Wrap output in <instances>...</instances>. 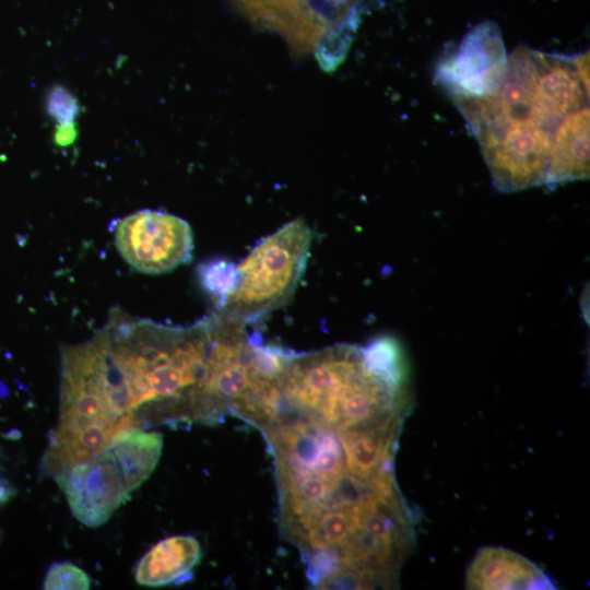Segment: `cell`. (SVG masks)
Segmentation results:
<instances>
[{"label":"cell","mask_w":590,"mask_h":590,"mask_svg":"<svg viewBox=\"0 0 590 590\" xmlns=\"http://www.w3.org/2000/svg\"><path fill=\"white\" fill-rule=\"evenodd\" d=\"M198 280L220 309L237 282V266L224 259L205 261L198 267Z\"/></svg>","instance_id":"obj_13"},{"label":"cell","mask_w":590,"mask_h":590,"mask_svg":"<svg viewBox=\"0 0 590 590\" xmlns=\"http://www.w3.org/2000/svg\"><path fill=\"white\" fill-rule=\"evenodd\" d=\"M114 237L123 260L142 273H165L192 257L190 225L167 212L144 209L126 215L117 221Z\"/></svg>","instance_id":"obj_6"},{"label":"cell","mask_w":590,"mask_h":590,"mask_svg":"<svg viewBox=\"0 0 590 590\" xmlns=\"http://www.w3.org/2000/svg\"><path fill=\"white\" fill-rule=\"evenodd\" d=\"M312 238L298 217L262 239L237 266V282L217 309L248 322L286 305L302 278Z\"/></svg>","instance_id":"obj_3"},{"label":"cell","mask_w":590,"mask_h":590,"mask_svg":"<svg viewBox=\"0 0 590 590\" xmlns=\"http://www.w3.org/2000/svg\"><path fill=\"white\" fill-rule=\"evenodd\" d=\"M82 428H105L120 437L137 430L120 417L107 396L103 346L97 333L90 340L61 349L58 421L50 434Z\"/></svg>","instance_id":"obj_4"},{"label":"cell","mask_w":590,"mask_h":590,"mask_svg":"<svg viewBox=\"0 0 590 590\" xmlns=\"http://www.w3.org/2000/svg\"><path fill=\"white\" fill-rule=\"evenodd\" d=\"M589 120L586 106L565 116L554 130L548 187L589 177Z\"/></svg>","instance_id":"obj_12"},{"label":"cell","mask_w":590,"mask_h":590,"mask_svg":"<svg viewBox=\"0 0 590 590\" xmlns=\"http://www.w3.org/2000/svg\"><path fill=\"white\" fill-rule=\"evenodd\" d=\"M98 334L113 402L140 429L216 425L208 398L210 315L169 326L115 308Z\"/></svg>","instance_id":"obj_1"},{"label":"cell","mask_w":590,"mask_h":590,"mask_svg":"<svg viewBox=\"0 0 590 590\" xmlns=\"http://www.w3.org/2000/svg\"><path fill=\"white\" fill-rule=\"evenodd\" d=\"M554 130L517 123L476 135L494 186L510 192L545 184Z\"/></svg>","instance_id":"obj_7"},{"label":"cell","mask_w":590,"mask_h":590,"mask_svg":"<svg viewBox=\"0 0 590 590\" xmlns=\"http://www.w3.org/2000/svg\"><path fill=\"white\" fill-rule=\"evenodd\" d=\"M79 135L75 121L57 123L52 134L54 144L58 148H68L72 145Z\"/></svg>","instance_id":"obj_17"},{"label":"cell","mask_w":590,"mask_h":590,"mask_svg":"<svg viewBox=\"0 0 590 590\" xmlns=\"http://www.w3.org/2000/svg\"><path fill=\"white\" fill-rule=\"evenodd\" d=\"M255 27L282 36L295 57L314 51L326 71L344 59L351 37L333 22L321 0H232Z\"/></svg>","instance_id":"obj_5"},{"label":"cell","mask_w":590,"mask_h":590,"mask_svg":"<svg viewBox=\"0 0 590 590\" xmlns=\"http://www.w3.org/2000/svg\"><path fill=\"white\" fill-rule=\"evenodd\" d=\"M326 9L337 23L352 25L354 19L351 16V8L357 0H321Z\"/></svg>","instance_id":"obj_16"},{"label":"cell","mask_w":590,"mask_h":590,"mask_svg":"<svg viewBox=\"0 0 590 590\" xmlns=\"http://www.w3.org/2000/svg\"><path fill=\"white\" fill-rule=\"evenodd\" d=\"M47 115L57 123L74 121L82 107L72 92L62 85L49 88L45 99Z\"/></svg>","instance_id":"obj_15"},{"label":"cell","mask_w":590,"mask_h":590,"mask_svg":"<svg viewBox=\"0 0 590 590\" xmlns=\"http://www.w3.org/2000/svg\"><path fill=\"white\" fill-rule=\"evenodd\" d=\"M91 579L88 575L70 562L55 563L46 574L44 589H90Z\"/></svg>","instance_id":"obj_14"},{"label":"cell","mask_w":590,"mask_h":590,"mask_svg":"<svg viewBox=\"0 0 590 590\" xmlns=\"http://www.w3.org/2000/svg\"><path fill=\"white\" fill-rule=\"evenodd\" d=\"M506 67L500 32L485 22L467 33L457 50L438 64L436 79L455 101L483 98L497 91Z\"/></svg>","instance_id":"obj_8"},{"label":"cell","mask_w":590,"mask_h":590,"mask_svg":"<svg viewBox=\"0 0 590 590\" xmlns=\"http://www.w3.org/2000/svg\"><path fill=\"white\" fill-rule=\"evenodd\" d=\"M539 105L554 120L586 107L589 97V54L574 58L534 51Z\"/></svg>","instance_id":"obj_9"},{"label":"cell","mask_w":590,"mask_h":590,"mask_svg":"<svg viewBox=\"0 0 590 590\" xmlns=\"http://www.w3.org/2000/svg\"><path fill=\"white\" fill-rule=\"evenodd\" d=\"M201 558L198 540L191 535H174L156 543L139 560L135 581L141 586L161 587L187 582Z\"/></svg>","instance_id":"obj_11"},{"label":"cell","mask_w":590,"mask_h":590,"mask_svg":"<svg viewBox=\"0 0 590 590\" xmlns=\"http://www.w3.org/2000/svg\"><path fill=\"white\" fill-rule=\"evenodd\" d=\"M14 494V491L10 484L0 480V505L9 500Z\"/></svg>","instance_id":"obj_18"},{"label":"cell","mask_w":590,"mask_h":590,"mask_svg":"<svg viewBox=\"0 0 590 590\" xmlns=\"http://www.w3.org/2000/svg\"><path fill=\"white\" fill-rule=\"evenodd\" d=\"M162 448L158 432L137 429L55 481L72 515L87 527H99L152 474Z\"/></svg>","instance_id":"obj_2"},{"label":"cell","mask_w":590,"mask_h":590,"mask_svg":"<svg viewBox=\"0 0 590 590\" xmlns=\"http://www.w3.org/2000/svg\"><path fill=\"white\" fill-rule=\"evenodd\" d=\"M465 587L479 590L554 589L550 578L522 555L504 547H484L467 570Z\"/></svg>","instance_id":"obj_10"}]
</instances>
